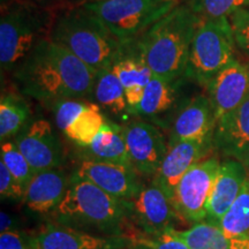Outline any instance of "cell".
Wrapping results in <instances>:
<instances>
[{
  "label": "cell",
  "mask_w": 249,
  "mask_h": 249,
  "mask_svg": "<svg viewBox=\"0 0 249 249\" xmlns=\"http://www.w3.org/2000/svg\"><path fill=\"white\" fill-rule=\"evenodd\" d=\"M219 166L218 158H207L195 164L180 180L171 201L183 220L196 224L205 219Z\"/></svg>",
  "instance_id": "cell-8"
},
{
  "label": "cell",
  "mask_w": 249,
  "mask_h": 249,
  "mask_svg": "<svg viewBox=\"0 0 249 249\" xmlns=\"http://www.w3.org/2000/svg\"><path fill=\"white\" fill-rule=\"evenodd\" d=\"M213 149L244 163L249 152V96L238 107L218 119Z\"/></svg>",
  "instance_id": "cell-18"
},
{
  "label": "cell",
  "mask_w": 249,
  "mask_h": 249,
  "mask_svg": "<svg viewBox=\"0 0 249 249\" xmlns=\"http://www.w3.org/2000/svg\"><path fill=\"white\" fill-rule=\"evenodd\" d=\"M29 249H40L38 244H37L36 236H30L29 238Z\"/></svg>",
  "instance_id": "cell-36"
},
{
  "label": "cell",
  "mask_w": 249,
  "mask_h": 249,
  "mask_svg": "<svg viewBox=\"0 0 249 249\" xmlns=\"http://www.w3.org/2000/svg\"><path fill=\"white\" fill-rule=\"evenodd\" d=\"M124 203L128 208L130 222L144 234L154 235L166 231L173 227V219L178 216L170 196L154 181Z\"/></svg>",
  "instance_id": "cell-11"
},
{
  "label": "cell",
  "mask_w": 249,
  "mask_h": 249,
  "mask_svg": "<svg viewBox=\"0 0 249 249\" xmlns=\"http://www.w3.org/2000/svg\"><path fill=\"white\" fill-rule=\"evenodd\" d=\"M83 160L105 161L132 166L124 141L123 126L108 120H107L93 141L88 147L83 148Z\"/></svg>",
  "instance_id": "cell-21"
},
{
  "label": "cell",
  "mask_w": 249,
  "mask_h": 249,
  "mask_svg": "<svg viewBox=\"0 0 249 249\" xmlns=\"http://www.w3.org/2000/svg\"><path fill=\"white\" fill-rule=\"evenodd\" d=\"M88 102H80L79 99H62L54 103V118L58 129L65 133L70 124L85 110Z\"/></svg>",
  "instance_id": "cell-30"
},
{
  "label": "cell",
  "mask_w": 249,
  "mask_h": 249,
  "mask_svg": "<svg viewBox=\"0 0 249 249\" xmlns=\"http://www.w3.org/2000/svg\"><path fill=\"white\" fill-rule=\"evenodd\" d=\"M188 81L185 76L169 80L154 75L145 87L144 96L138 107L130 111L134 116L148 118L156 124L170 126L177 113L188 101H185L183 93Z\"/></svg>",
  "instance_id": "cell-10"
},
{
  "label": "cell",
  "mask_w": 249,
  "mask_h": 249,
  "mask_svg": "<svg viewBox=\"0 0 249 249\" xmlns=\"http://www.w3.org/2000/svg\"><path fill=\"white\" fill-rule=\"evenodd\" d=\"M188 6L205 20L231 17L238 9L249 7V0H189Z\"/></svg>",
  "instance_id": "cell-28"
},
{
  "label": "cell",
  "mask_w": 249,
  "mask_h": 249,
  "mask_svg": "<svg viewBox=\"0 0 249 249\" xmlns=\"http://www.w3.org/2000/svg\"><path fill=\"white\" fill-rule=\"evenodd\" d=\"M130 249H149L148 247H145V246L143 245H140V244H133L130 246Z\"/></svg>",
  "instance_id": "cell-37"
},
{
  "label": "cell",
  "mask_w": 249,
  "mask_h": 249,
  "mask_svg": "<svg viewBox=\"0 0 249 249\" xmlns=\"http://www.w3.org/2000/svg\"><path fill=\"white\" fill-rule=\"evenodd\" d=\"M235 44L249 57V8H240L229 17Z\"/></svg>",
  "instance_id": "cell-31"
},
{
  "label": "cell",
  "mask_w": 249,
  "mask_h": 249,
  "mask_svg": "<svg viewBox=\"0 0 249 249\" xmlns=\"http://www.w3.org/2000/svg\"><path fill=\"white\" fill-rule=\"evenodd\" d=\"M30 117L29 107L15 95H2L0 102V139L1 142L17 135Z\"/></svg>",
  "instance_id": "cell-25"
},
{
  "label": "cell",
  "mask_w": 249,
  "mask_h": 249,
  "mask_svg": "<svg viewBox=\"0 0 249 249\" xmlns=\"http://www.w3.org/2000/svg\"><path fill=\"white\" fill-rule=\"evenodd\" d=\"M40 249H124L132 246L128 236L96 235L60 224H48L35 235Z\"/></svg>",
  "instance_id": "cell-16"
},
{
  "label": "cell",
  "mask_w": 249,
  "mask_h": 249,
  "mask_svg": "<svg viewBox=\"0 0 249 249\" xmlns=\"http://www.w3.org/2000/svg\"><path fill=\"white\" fill-rule=\"evenodd\" d=\"M130 241L132 245L140 244L149 249H189L186 242L176 234L174 227L154 235L144 233L133 234L130 236Z\"/></svg>",
  "instance_id": "cell-29"
},
{
  "label": "cell",
  "mask_w": 249,
  "mask_h": 249,
  "mask_svg": "<svg viewBox=\"0 0 249 249\" xmlns=\"http://www.w3.org/2000/svg\"><path fill=\"white\" fill-rule=\"evenodd\" d=\"M2 1H4V0H2Z\"/></svg>",
  "instance_id": "cell-41"
},
{
  "label": "cell",
  "mask_w": 249,
  "mask_h": 249,
  "mask_svg": "<svg viewBox=\"0 0 249 249\" xmlns=\"http://www.w3.org/2000/svg\"><path fill=\"white\" fill-rule=\"evenodd\" d=\"M245 165V167L247 169V172H248V176H249V152L247 155V157H246V160H244V163H242Z\"/></svg>",
  "instance_id": "cell-38"
},
{
  "label": "cell",
  "mask_w": 249,
  "mask_h": 249,
  "mask_svg": "<svg viewBox=\"0 0 249 249\" xmlns=\"http://www.w3.org/2000/svg\"><path fill=\"white\" fill-rule=\"evenodd\" d=\"M1 161L18 183L27 188L36 173L34 172L24 155L18 148L17 143L12 141L1 142Z\"/></svg>",
  "instance_id": "cell-27"
},
{
  "label": "cell",
  "mask_w": 249,
  "mask_h": 249,
  "mask_svg": "<svg viewBox=\"0 0 249 249\" xmlns=\"http://www.w3.org/2000/svg\"><path fill=\"white\" fill-rule=\"evenodd\" d=\"M200 22L189 6L177 5L139 37L140 51L154 75L169 80L183 76Z\"/></svg>",
  "instance_id": "cell-3"
},
{
  "label": "cell",
  "mask_w": 249,
  "mask_h": 249,
  "mask_svg": "<svg viewBox=\"0 0 249 249\" xmlns=\"http://www.w3.org/2000/svg\"><path fill=\"white\" fill-rule=\"evenodd\" d=\"M174 232L189 249H249V236H229L214 224L200 222L186 231L174 229Z\"/></svg>",
  "instance_id": "cell-22"
},
{
  "label": "cell",
  "mask_w": 249,
  "mask_h": 249,
  "mask_svg": "<svg viewBox=\"0 0 249 249\" xmlns=\"http://www.w3.org/2000/svg\"><path fill=\"white\" fill-rule=\"evenodd\" d=\"M105 123L107 119L103 116L101 107L96 103L88 102L85 110L76 117L64 134L79 147L85 148L93 141Z\"/></svg>",
  "instance_id": "cell-24"
},
{
  "label": "cell",
  "mask_w": 249,
  "mask_h": 249,
  "mask_svg": "<svg viewBox=\"0 0 249 249\" xmlns=\"http://www.w3.org/2000/svg\"><path fill=\"white\" fill-rule=\"evenodd\" d=\"M177 4L165 0H99L82 6L98 18L120 42L128 43L139 38Z\"/></svg>",
  "instance_id": "cell-6"
},
{
  "label": "cell",
  "mask_w": 249,
  "mask_h": 249,
  "mask_svg": "<svg viewBox=\"0 0 249 249\" xmlns=\"http://www.w3.org/2000/svg\"><path fill=\"white\" fill-rule=\"evenodd\" d=\"M207 89L218 121L249 96V67L234 58L211 80Z\"/></svg>",
  "instance_id": "cell-17"
},
{
  "label": "cell",
  "mask_w": 249,
  "mask_h": 249,
  "mask_svg": "<svg viewBox=\"0 0 249 249\" xmlns=\"http://www.w3.org/2000/svg\"><path fill=\"white\" fill-rule=\"evenodd\" d=\"M93 1H99V0H86L85 2H93Z\"/></svg>",
  "instance_id": "cell-39"
},
{
  "label": "cell",
  "mask_w": 249,
  "mask_h": 249,
  "mask_svg": "<svg viewBox=\"0 0 249 249\" xmlns=\"http://www.w3.org/2000/svg\"><path fill=\"white\" fill-rule=\"evenodd\" d=\"M0 249H29V238L26 240L20 232H2Z\"/></svg>",
  "instance_id": "cell-33"
},
{
  "label": "cell",
  "mask_w": 249,
  "mask_h": 249,
  "mask_svg": "<svg viewBox=\"0 0 249 249\" xmlns=\"http://www.w3.org/2000/svg\"><path fill=\"white\" fill-rule=\"evenodd\" d=\"M213 149V140H187L169 147L160 170L152 178L172 200L177 186L189 170Z\"/></svg>",
  "instance_id": "cell-14"
},
{
  "label": "cell",
  "mask_w": 249,
  "mask_h": 249,
  "mask_svg": "<svg viewBox=\"0 0 249 249\" xmlns=\"http://www.w3.org/2000/svg\"><path fill=\"white\" fill-rule=\"evenodd\" d=\"M50 38L97 71L113 66L124 48V43L83 6L59 15Z\"/></svg>",
  "instance_id": "cell-4"
},
{
  "label": "cell",
  "mask_w": 249,
  "mask_h": 249,
  "mask_svg": "<svg viewBox=\"0 0 249 249\" xmlns=\"http://www.w3.org/2000/svg\"><path fill=\"white\" fill-rule=\"evenodd\" d=\"M49 15L31 6L9 8L0 20L1 70L14 71L26 60L40 40L45 39Z\"/></svg>",
  "instance_id": "cell-7"
},
{
  "label": "cell",
  "mask_w": 249,
  "mask_h": 249,
  "mask_svg": "<svg viewBox=\"0 0 249 249\" xmlns=\"http://www.w3.org/2000/svg\"><path fill=\"white\" fill-rule=\"evenodd\" d=\"M13 73L24 95L55 103L91 95L98 71L54 40L45 38Z\"/></svg>",
  "instance_id": "cell-1"
},
{
  "label": "cell",
  "mask_w": 249,
  "mask_h": 249,
  "mask_svg": "<svg viewBox=\"0 0 249 249\" xmlns=\"http://www.w3.org/2000/svg\"><path fill=\"white\" fill-rule=\"evenodd\" d=\"M68 188L67 178L59 169L36 173L27 186L23 203L36 213H53L62 201Z\"/></svg>",
  "instance_id": "cell-20"
},
{
  "label": "cell",
  "mask_w": 249,
  "mask_h": 249,
  "mask_svg": "<svg viewBox=\"0 0 249 249\" xmlns=\"http://www.w3.org/2000/svg\"><path fill=\"white\" fill-rule=\"evenodd\" d=\"M217 226L229 236H249V177Z\"/></svg>",
  "instance_id": "cell-26"
},
{
  "label": "cell",
  "mask_w": 249,
  "mask_h": 249,
  "mask_svg": "<svg viewBox=\"0 0 249 249\" xmlns=\"http://www.w3.org/2000/svg\"><path fill=\"white\" fill-rule=\"evenodd\" d=\"M235 45L229 18L201 21L193 38L183 76L208 88L211 80L235 58Z\"/></svg>",
  "instance_id": "cell-5"
},
{
  "label": "cell",
  "mask_w": 249,
  "mask_h": 249,
  "mask_svg": "<svg viewBox=\"0 0 249 249\" xmlns=\"http://www.w3.org/2000/svg\"><path fill=\"white\" fill-rule=\"evenodd\" d=\"M165 1H176V2H178V0H165Z\"/></svg>",
  "instance_id": "cell-40"
},
{
  "label": "cell",
  "mask_w": 249,
  "mask_h": 249,
  "mask_svg": "<svg viewBox=\"0 0 249 249\" xmlns=\"http://www.w3.org/2000/svg\"><path fill=\"white\" fill-rule=\"evenodd\" d=\"M53 218L60 225L80 231L132 236L129 229L133 224L124 201L75 177L71 178L66 194L53 211Z\"/></svg>",
  "instance_id": "cell-2"
},
{
  "label": "cell",
  "mask_w": 249,
  "mask_h": 249,
  "mask_svg": "<svg viewBox=\"0 0 249 249\" xmlns=\"http://www.w3.org/2000/svg\"><path fill=\"white\" fill-rule=\"evenodd\" d=\"M71 177L88 180L108 195L123 201L132 200L144 187L140 181V174L132 166L105 161L83 160Z\"/></svg>",
  "instance_id": "cell-13"
},
{
  "label": "cell",
  "mask_w": 249,
  "mask_h": 249,
  "mask_svg": "<svg viewBox=\"0 0 249 249\" xmlns=\"http://www.w3.org/2000/svg\"><path fill=\"white\" fill-rule=\"evenodd\" d=\"M123 129L133 169L141 177L154 178L169 150V141L156 124L148 121H129Z\"/></svg>",
  "instance_id": "cell-9"
},
{
  "label": "cell",
  "mask_w": 249,
  "mask_h": 249,
  "mask_svg": "<svg viewBox=\"0 0 249 249\" xmlns=\"http://www.w3.org/2000/svg\"><path fill=\"white\" fill-rule=\"evenodd\" d=\"M145 87L142 86H135L129 87V88H124V97H126V102L128 104L129 112L138 107L140 103L142 102L143 96H144Z\"/></svg>",
  "instance_id": "cell-34"
},
{
  "label": "cell",
  "mask_w": 249,
  "mask_h": 249,
  "mask_svg": "<svg viewBox=\"0 0 249 249\" xmlns=\"http://www.w3.org/2000/svg\"><path fill=\"white\" fill-rule=\"evenodd\" d=\"M42 1H43V0H42Z\"/></svg>",
  "instance_id": "cell-42"
},
{
  "label": "cell",
  "mask_w": 249,
  "mask_h": 249,
  "mask_svg": "<svg viewBox=\"0 0 249 249\" xmlns=\"http://www.w3.org/2000/svg\"><path fill=\"white\" fill-rule=\"evenodd\" d=\"M247 178V169L241 161L230 158L220 163L208 202L205 217L207 223L218 225L222 217L238 197Z\"/></svg>",
  "instance_id": "cell-19"
},
{
  "label": "cell",
  "mask_w": 249,
  "mask_h": 249,
  "mask_svg": "<svg viewBox=\"0 0 249 249\" xmlns=\"http://www.w3.org/2000/svg\"><path fill=\"white\" fill-rule=\"evenodd\" d=\"M26 188L18 183L17 179L12 176L6 165L0 161V195L1 198L11 200H23Z\"/></svg>",
  "instance_id": "cell-32"
},
{
  "label": "cell",
  "mask_w": 249,
  "mask_h": 249,
  "mask_svg": "<svg viewBox=\"0 0 249 249\" xmlns=\"http://www.w3.org/2000/svg\"><path fill=\"white\" fill-rule=\"evenodd\" d=\"M34 172L58 169L64 160L60 139L51 123L37 119L26 126L15 140Z\"/></svg>",
  "instance_id": "cell-12"
},
{
  "label": "cell",
  "mask_w": 249,
  "mask_h": 249,
  "mask_svg": "<svg viewBox=\"0 0 249 249\" xmlns=\"http://www.w3.org/2000/svg\"><path fill=\"white\" fill-rule=\"evenodd\" d=\"M216 124L210 98L196 95L180 108L171 124L169 147L187 140H213Z\"/></svg>",
  "instance_id": "cell-15"
},
{
  "label": "cell",
  "mask_w": 249,
  "mask_h": 249,
  "mask_svg": "<svg viewBox=\"0 0 249 249\" xmlns=\"http://www.w3.org/2000/svg\"><path fill=\"white\" fill-rule=\"evenodd\" d=\"M93 96L101 108H104L113 116L124 118L127 113H130L124 97V86L111 67L98 71Z\"/></svg>",
  "instance_id": "cell-23"
},
{
  "label": "cell",
  "mask_w": 249,
  "mask_h": 249,
  "mask_svg": "<svg viewBox=\"0 0 249 249\" xmlns=\"http://www.w3.org/2000/svg\"><path fill=\"white\" fill-rule=\"evenodd\" d=\"M20 222L13 214L1 211L0 213V230L2 232H18V227Z\"/></svg>",
  "instance_id": "cell-35"
}]
</instances>
